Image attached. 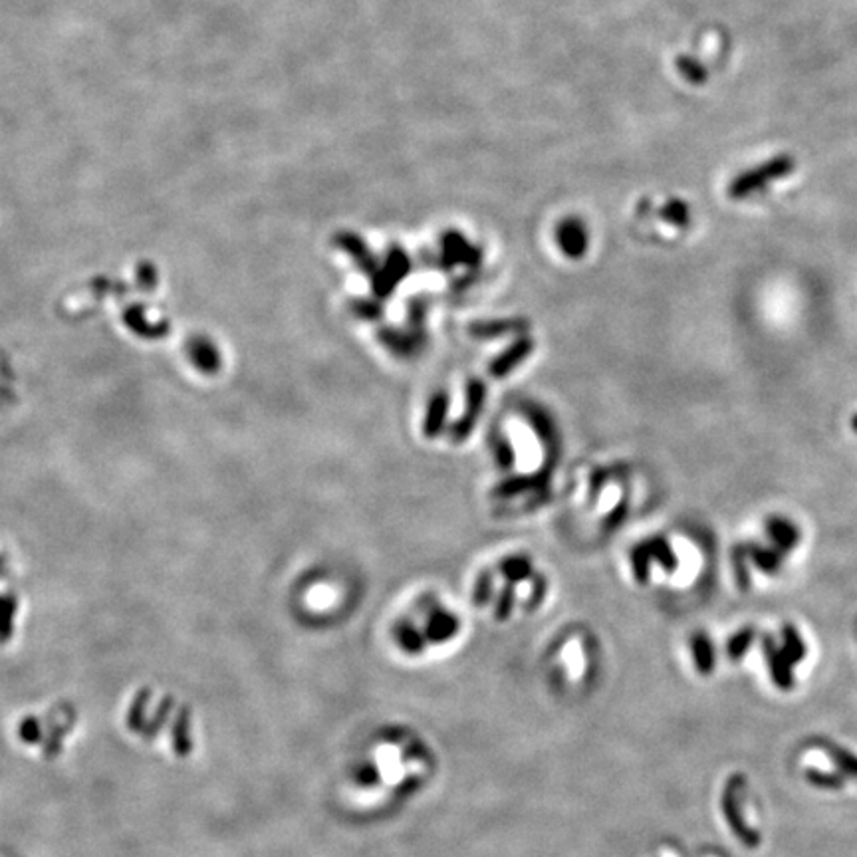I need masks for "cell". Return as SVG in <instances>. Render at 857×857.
Segmentation results:
<instances>
[{"label": "cell", "instance_id": "1", "mask_svg": "<svg viewBox=\"0 0 857 857\" xmlns=\"http://www.w3.org/2000/svg\"><path fill=\"white\" fill-rule=\"evenodd\" d=\"M484 399H486L484 383L481 382V379H469V383H466L465 415L459 419V421H455V425L451 427V431H449L453 443H463V441L469 439L476 421H479V417L483 413Z\"/></svg>", "mask_w": 857, "mask_h": 857}, {"label": "cell", "instance_id": "2", "mask_svg": "<svg viewBox=\"0 0 857 857\" xmlns=\"http://www.w3.org/2000/svg\"><path fill=\"white\" fill-rule=\"evenodd\" d=\"M552 471L544 469L542 473H536L532 476H510V479H504L494 486L492 496L496 499H512V496H519L524 492H548L550 489V481H552Z\"/></svg>", "mask_w": 857, "mask_h": 857}, {"label": "cell", "instance_id": "3", "mask_svg": "<svg viewBox=\"0 0 857 857\" xmlns=\"http://www.w3.org/2000/svg\"><path fill=\"white\" fill-rule=\"evenodd\" d=\"M409 272V262L401 250L392 252L387 260V268L374 278V292L379 298H387L392 294L399 280H403Z\"/></svg>", "mask_w": 857, "mask_h": 857}, {"label": "cell", "instance_id": "4", "mask_svg": "<svg viewBox=\"0 0 857 857\" xmlns=\"http://www.w3.org/2000/svg\"><path fill=\"white\" fill-rule=\"evenodd\" d=\"M532 349H534V342L530 338H520V339H516V342L506 349V352H502L499 357L494 359V362L491 364L489 367V374L492 377H504V375H509L512 369L519 365L520 362H524L526 357H528L532 354Z\"/></svg>", "mask_w": 857, "mask_h": 857}, {"label": "cell", "instance_id": "5", "mask_svg": "<svg viewBox=\"0 0 857 857\" xmlns=\"http://www.w3.org/2000/svg\"><path fill=\"white\" fill-rule=\"evenodd\" d=\"M447 411H449V395L445 392H437L427 405V415L423 421V433L428 439H435V437L443 433Z\"/></svg>", "mask_w": 857, "mask_h": 857}, {"label": "cell", "instance_id": "6", "mask_svg": "<svg viewBox=\"0 0 857 857\" xmlns=\"http://www.w3.org/2000/svg\"><path fill=\"white\" fill-rule=\"evenodd\" d=\"M524 320H494V321H474L469 326V334L479 339L502 338L509 334H520L526 329Z\"/></svg>", "mask_w": 857, "mask_h": 857}, {"label": "cell", "instance_id": "7", "mask_svg": "<svg viewBox=\"0 0 857 857\" xmlns=\"http://www.w3.org/2000/svg\"><path fill=\"white\" fill-rule=\"evenodd\" d=\"M526 419H528L536 435L540 437L544 445H546L548 449H554V447H556L554 445V441H556V428H554L552 417L544 411V409L526 407Z\"/></svg>", "mask_w": 857, "mask_h": 857}, {"label": "cell", "instance_id": "8", "mask_svg": "<svg viewBox=\"0 0 857 857\" xmlns=\"http://www.w3.org/2000/svg\"><path fill=\"white\" fill-rule=\"evenodd\" d=\"M456 629H459V621H456L451 616V613L437 611L435 616H431V619H428V626H427L428 636L427 637L431 641H445V639L453 637Z\"/></svg>", "mask_w": 857, "mask_h": 857}, {"label": "cell", "instance_id": "9", "mask_svg": "<svg viewBox=\"0 0 857 857\" xmlns=\"http://www.w3.org/2000/svg\"><path fill=\"white\" fill-rule=\"evenodd\" d=\"M645 544H647L649 554H651V558H654V562H657L659 566L667 570L669 573L675 572V568H677L675 552H673V548H671V544L665 538L655 536V538L645 540Z\"/></svg>", "mask_w": 857, "mask_h": 857}, {"label": "cell", "instance_id": "10", "mask_svg": "<svg viewBox=\"0 0 857 857\" xmlns=\"http://www.w3.org/2000/svg\"><path fill=\"white\" fill-rule=\"evenodd\" d=\"M629 560H631V568H633V578H636L641 583H645L649 580V573H651L649 572L651 562H654V558H651V554H649L647 544L641 542V544H637V546H633L631 552H629Z\"/></svg>", "mask_w": 857, "mask_h": 857}, {"label": "cell", "instance_id": "11", "mask_svg": "<svg viewBox=\"0 0 857 857\" xmlns=\"http://www.w3.org/2000/svg\"><path fill=\"white\" fill-rule=\"evenodd\" d=\"M501 573L510 583L522 582L532 576V562L526 556H510L501 562Z\"/></svg>", "mask_w": 857, "mask_h": 857}, {"label": "cell", "instance_id": "12", "mask_svg": "<svg viewBox=\"0 0 857 857\" xmlns=\"http://www.w3.org/2000/svg\"><path fill=\"white\" fill-rule=\"evenodd\" d=\"M560 245L570 258H580L586 250V239L576 225H566L560 230Z\"/></svg>", "mask_w": 857, "mask_h": 857}, {"label": "cell", "instance_id": "13", "mask_svg": "<svg viewBox=\"0 0 857 857\" xmlns=\"http://www.w3.org/2000/svg\"><path fill=\"white\" fill-rule=\"evenodd\" d=\"M379 339H383V344L399 356H409L415 349V338L407 336L403 332L383 329V332H379Z\"/></svg>", "mask_w": 857, "mask_h": 857}, {"label": "cell", "instance_id": "14", "mask_svg": "<svg viewBox=\"0 0 857 857\" xmlns=\"http://www.w3.org/2000/svg\"><path fill=\"white\" fill-rule=\"evenodd\" d=\"M768 532H771V536L774 538L776 544H780V546L784 550L788 548H792L794 544L798 542V532L794 526L790 522H786V520H772L771 526H768Z\"/></svg>", "mask_w": 857, "mask_h": 857}, {"label": "cell", "instance_id": "15", "mask_svg": "<svg viewBox=\"0 0 857 857\" xmlns=\"http://www.w3.org/2000/svg\"><path fill=\"white\" fill-rule=\"evenodd\" d=\"M494 456H496V461H499V466L504 471H509L512 469V465H514V451H512V447L510 443L506 441V439H499L494 445Z\"/></svg>", "mask_w": 857, "mask_h": 857}, {"label": "cell", "instance_id": "16", "mask_svg": "<svg viewBox=\"0 0 857 857\" xmlns=\"http://www.w3.org/2000/svg\"><path fill=\"white\" fill-rule=\"evenodd\" d=\"M491 593H492L491 573H483L479 582H476V588H474V606H484V603L491 600Z\"/></svg>", "mask_w": 857, "mask_h": 857}, {"label": "cell", "instance_id": "17", "mask_svg": "<svg viewBox=\"0 0 857 857\" xmlns=\"http://www.w3.org/2000/svg\"><path fill=\"white\" fill-rule=\"evenodd\" d=\"M512 606H514V588L506 586L504 591L501 593V598H499V606H496V618H499V619L509 618V613L512 611Z\"/></svg>", "mask_w": 857, "mask_h": 857}, {"label": "cell", "instance_id": "18", "mask_svg": "<svg viewBox=\"0 0 857 857\" xmlns=\"http://www.w3.org/2000/svg\"><path fill=\"white\" fill-rule=\"evenodd\" d=\"M626 516H627V506H626V504L616 506V509H613L611 514L606 519V522H603V524H606V526H603V528H606L608 532L619 528L621 522L626 520Z\"/></svg>", "mask_w": 857, "mask_h": 857}, {"label": "cell", "instance_id": "19", "mask_svg": "<svg viewBox=\"0 0 857 857\" xmlns=\"http://www.w3.org/2000/svg\"><path fill=\"white\" fill-rule=\"evenodd\" d=\"M753 558H754V562L758 564V566L764 568V570H774L776 564H778L774 554L768 552V550H754Z\"/></svg>", "mask_w": 857, "mask_h": 857}, {"label": "cell", "instance_id": "20", "mask_svg": "<svg viewBox=\"0 0 857 857\" xmlns=\"http://www.w3.org/2000/svg\"><path fill=\"white\" fill-rule=\"evenodd\" d=\"M359 314L365 316L367 320H377L383 314V308L375 304V302H359Z\"/></svg>", "mask_w": 857, "mask_h": 857}, {"label": "cell", "instance_id": "21", "mask_svg": "<svg viewBox=\"0 0 857 857\" xmlns=\"http://www.w3.org/2000/svg\"><path fill=\"white\" fill-rule=\"evenodd\" d=\"M606 483H608V473H606V471H596V473H593V476L590 479V492H591L593 499H596V496L600 494L601 486L606 484Z\"/></svg>", "mask_w": 857, "mask_h": 857}, {"label": "cell", "instance_id": "22", "mask_svg": "<svg viewBox=\"0 0 857 857\" xmlns=\"http://www.w3.org/2000/svg\"><path fill=\"white\" fill-rule=\"evenodd\" d=\"M423 314H425V304H423V302L415 300L413 304L409 306V318H411V324H413V321H415V324H421Z\"/></svg>", "mask_w": 857, "mask_h": 857}]
</instances>
